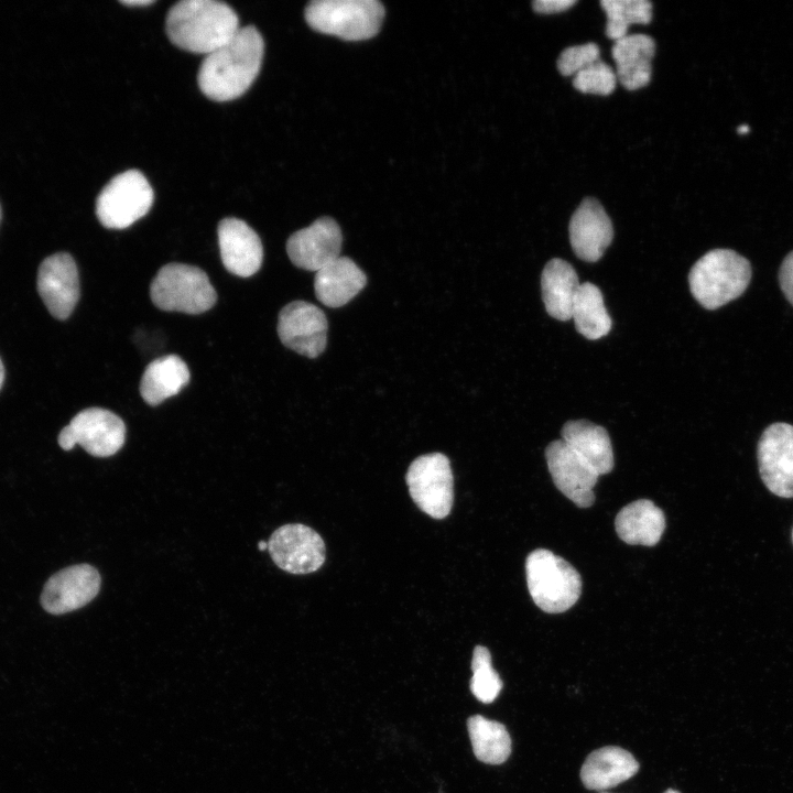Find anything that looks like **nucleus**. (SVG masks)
Returning <instances> with one entry per match:
<instances>
[{
    "label": "nucleus",
    "instance_id": "9",
    "mask_svg": "<svg viewBox=\"0 0 793 793\" xmlns=\"http://www.w3.org/2000/svg\"><path fill=\"white\" fill-rule=\"evenodd\" d=\"M58 445L70 450L79 444L95 457H109L118 453L126 441V425L113 412L88 408L77 413L58 434Z\"/></svg>",
    "mask_w": 793,
    "mask_h": 793
},
{
    "label": "nucleus",
    "instance_id": "23",
    "mask_svg": "<svg viewBox=\"0 0 793 793\" xmlns=\"http://www.w3.org/2000/svg\"><path fill=\"white\" fill-rule=\"evenodd\" d=\"M615 528L620 540L627 544L653 546L664 532L665 517L651 500L640 499L618 512Z\"/></svg>",
    "mask_w": 793,
    "mask_h": 793
},
{
    "label": "nucleus",
    "instance_id": "22",
    "mask_svg": "<svg viewBox=\"0 0 793 793\" xmlns=\"http://www.w3.org/2000/svg\"><path fill=\"white\" fill-rule=\"evenodd\" d=\"M562 439L599 476L613 468V452L607 431L590 421H568L562 428Z\"/></svg>",
    "mask_w": 793,
    "mask_h": 793
},
{
    "label": "nucleus",
    "instance_id": "7",
    "mask_svg": "<svg viewBox=\"0 0 793 793\" xmlns=\"http://www.w3.org/2000/svg\"><path fill=\"white\" fill-rule=\"evenodd\" d=\"M153 189L138 170H129L112 177L99 193L96 215L109 229H124L150 210Z\"/></svg>",
    "mask_w": 793,
    "mask_h": 793
},
{
    "label": "nucleus",
    "instance_id": "5",
    "mask_svg": "<svg viewBox=\"0 0 793 793\" xmlns=\"http://www.w3.org/2000/svg\"><path fill=\"white\" fill-rule=\"evenodd\" d=\"M304 15L316 32L362 41L380 31L384 8L377 0H314L306 6Z\"/></svg>",
    "mask_w": 793,
    "mask_h": 793
},
{
    "label": "nucleus",
    "instance_id": "17",
    "mask_svg": "<svg viewBox=\"0 0 793 793\" xmlns=\"http://www.w3.org/2000/svg\"><path fill=\"white\" fill-rule=\"evenodd\" d=\"M217 232L225 268L241 278L257 273L263 260L262 242L258 233L247 222L235 217L221 219Z\"/></svg>",
    "mask_w": 793,
    "mask_h": 793
},
{
    "label": "nucleus",
    "instance_id": "40",
    "mask_svg": "<svg viewBox=\"0 0 793 793\" xmlns=\"http://www.w3.org/2000/svg\"><path fill=\"white\" fill-rule=\"evenodd\" d=\"M792 539H793V532H792Z\"/></svg>",
    "mask_w": 793,
    "mask_h": 793
},
{
    "label": "nucleus",
    "instance_id": "21",
    "mask_svg": "<svg viewBox=\"0 0 793 793\" xmlns=\"http://www.w3.org/2000/svg\"><path fill=\"white\" fill-rule=\"evenodd\" d=\"M639 763L627 750L608 746L593 751L580 769V780L588 790L602 791L632 778Z\"/></svg>",
    "mask_w": 793,
    "mask_h": 793
},
{
    "label": "nucleus",
    "instance_id": "34",
    "mask_svg": "<svg viewBox=\"0 0 793 793\" xmlns=\"http://www.w3.org/2000/svg\"><path fill=\"white\" fill-rule=\"evenodd\" d=\"M120 3L126 6H149L154 3V0H121Z\"/></svg>",
    "mask_w": 793,
    "mask_h": 793
},
{
    "label": "nucleus",
    "instance_id": "37",
    "mask_svg": "<svg viewBox=\"0 0 793 793\" xmlns=\"http://www.w3.org/2000/svg\"><path fill=\"white\" fill-rule=\"evenodd\" d=\"M267 548H268V542H265V541H259V543H258V550H259V551H264V550H267Z\"/></svg>",
    "mask_w": 793,
    "mask_h": 793
},
{
    "label": "nucleus",
    "instance_id": "28",
    "mask_svg": "<svg viewBox=\"0 0 793 793\" xmlns=\"http://www.w3.org/2000/svg\"><path fill=\"white\" fill-rule=\"evenodd\" d=\"M600 6L607 15L606 35L620 40L631 24H648L652 20V3L648 0H602Z\"/></svg>",
    "mask_w": 793,
    "mask_h": 793
},
{
    "label": "nucleus",
    "instance_id": "13",
    "mask_svg": "<svg viewBox=\"0 0 793 793\" xmlns=\"http://www.w3.org/2000/svg\"><path fill=\"white\" fill-rule=\"evenodd\" d=\"M101 578L89 564L68 566L52 575L44 585L41 605L52 615L77 610L99 593Z\"/></svg>",
    "mask_w": 793,
    "mask_h": 793
},
{
    "label": "nucleus",
    "instance_id": "12",
    "mask_svg": "<svg viewBox=\"0 0 793 793\" xmlns=\"http://www.w3.org/2000/svg\"><path fill=\"white\" fill-rule=\"evenodd\" d=\"M758 463L767 488L782 498H793V425L773 423L758 443Z\"/></svg>",
    "mask_w": 793,
    "mask_h": 793
},
{
    "label": "nucleus",
    "instance_id": "1",
    "mask_svg": "<svg viewBox=\"0 0 793 793\" xmlns=\"http://www.w3.org/2000/svg\"><path fill=\"white\" fill-rule=\"evenodd\" d=\"M263 52L260 32L253 25L240 28L226 44L203 59L197 74L200 91L214 101L240 97L257 78Z\"/></svg>",
    "mask_w": 793,
    "mask_h": 793
},
{
    "label": "nucleus",
    "instance_id": "38",
    "mask_svg": "<svg viewBox=\"0 0 793 793\" xmlns=\"http://www.w3.org/2000/svg\"><path fill=\"white\" fill-rule=\"evenodd\" d=\"M664 793H680V792H678V791H675V790H673V789H669V790H666Z\"/></svg>",
    "mask_w": 793,
    "mask_h": 793
},
{
    "label": "nucleus",
    "instance_id": "11",
    "mask_svg": "<svg viewBox=\"0 0 793 793\" xmlns=\"http://www.w3.org/2000/svg\"><path fill=\"white\" fill-rule=\"evenodd\" d=\"M278 335L281 343L307 358L319 356L327 343V319L316 305L293 301L279 313Z\"/></svg>",
    "mask_w": 793,
    "mask_h": 793
},
{
    "label": "nucleus",
    "instance_id": "15",
    "mask_svg": "<svg viewBox=\"0 0 793 793\" xmlns=\"http://www.w3.org/2000/svg\"><path fill=\"white\" fill-rule=\"evenodd\" d=\"M36 284L43 303L55 318L65 319L73 313L79 298V279L69 253L58 252L44 259Z\"/></svg>",
    "mask_w": 793,
    "mask_h": 793
},
{
    "label": "nucleus",
    "instance_id": "35",
    "mask_svg": "<svg viewBox=\"0 0 793 793\" xmlns=\"http://www.w3.org/2000/svg\"><path fill=\"white\" fill-rule=\"evenodd\" d=\"M750 131V128L747 124H741L738 127L737 132L739 134H746Z\"/></svg>",
    "mask_w": 793,
    "mask_h": 793
},
{
    "label": "nucleus",
    "instance_id": "41",
    "mask_svg": "<svg viewBox=\"0 0 793 793\" xmlns=\"http://www.w3.org/2000/svg\"><path fill=\"white\" fill-rule=\"evenodd\" d=\"M602 793H606V792H602Z\"/></svg>",
    "mask_w": 793,
    "mask_h": 793
},
{
    "label": "nucleus",
    "instance_id": "4",
    "mask_svg": "<svg viewBox=\"0 0 793 793\" xmlns=\"http://www.w3.org/2000/svg\"><path fill=\"white\" fill-rule=\"evenodd\" d=\"M525 574L534 604L547 613L568 610L582 594L579 573L548 550L537 548L528 555Z\"/></svg>",
    "mask_w": 793,
    "mask_h": 793
},
{
    "label": "nucleus",
    "instance_id": "25",
    "mask_svg": "<svg viewBox=\"0 0 793 793\" xmlns=\"http://www.w3.org/2000/svg\"><path fill=\"white\" fill-rule=\"evenodd\" d=\"M189 382V370L176 355H167L151 361L141 378L140 394L144 402L157 405L177 394Z\"/></svg>",
    "mask_w": 793,
    "mask_h": 793
},
{
    "label": "nucleus",
    "instance_id": "20",
    "mask_svg": "<svg viewBox=\"0 0 793 793\" xmlns=\"http://www.w3.org/2000/svg\"><path fill=\"white\" fill-rule=\"evenodd\" d=\"M366 283L363 271L351 259L340 256L316 272L315 295L325 306L336 308L352 300Z\"/></svg>",
    "mask_w": 793,
    "mask_h": 793
},
{
    "label": "nucleus",
    "instance_id": "31",
    "mask_svg": "<svg viewBox=\"0 0 793 793\" xmlns=\"http://www.w3.org/2000/svg\"><path fill=\"white\" fill-rule=\"evenodd\" d=\"M599 47L594 42L565 48L557 58V69L564 76L576 75L599 59Z\"/></svg>",
    "mask_w": 793,
    "mask_h": 793
},
{
    "label": "nucleus",
    "instance_id": "24",
    "mask_svg": "<svg viewBox=\"0 0 793 793\" xmlns=\"http://www.w3.org/2000/svg\"><path fill=\"white\" fill-rule=\"evenodd\" d=\"M579 285L576 271L567 261L550 260L541 276L542 298L548 315L558 321L571 319Z\"/></svg>",
    "mask_w": 793,
    "mask_h": 793
},
{
    "label": "nucleus",
    "instance_id": "30",
    "mask_svg": "<svg viewBox=\"0 0 793 793\" xmlns=\"http://www.w3.org/2000/svg\"><path fill=\"white\" fill-rule=\"evenodd\" d=\"M616 84V73L600 59L578 72L573 78V86L583 94L608 96L615 90Z\"/></svg>",
    "mask_w": 793,
    "mask_h": 793
},
{
    "label": "nucleus",
    "instance_id": "32",
    "mask_svg": "<svg viewBox=\"0 0 793 793\" xmlns=\"http://www.w3.org/2000/svg\"><path fill=\"white\" fill-rule=\"evenodd\" d=\"M779 281L783 294L793 305V251H791L783 260L780 271Z\"/></svg>",
    "mask_w": 793,
    "mask_h": 793
},
{
    "label": "nucleus",
    "instance_id": "10",
    "mask_svg": "<svg viewBox=\"0 0 793 793\" xmlns=\"http://www.w3.org/2000/svg\"><path fill=\"white\" fill-rule=\"evenodd\" d=\"M274 564L291 574H309L324 564L325 543L312 528L290 523L278 528L268 541Z\"/></svg>",
    "mask_w": 793,
    "mask_h": 793
},
{
    "label": "nucleus",
    "instance_id": "39",
    "mask_svg": "<svg viewBox=\"0 0 793 793\" xmlns=\"http://www.w3.org/2000/svg\"><path fill=\"white\" fill-rule=\"evenodd\" d=\"M0 219H1V207H0Z\"/></svg>",
    "mask_w": 793,
    "mask_h": 793
},
{
    "label": "nucleus",
    "instance_id": "14",
    "mask_svg": "<svg viewBox=\"0 0 793 793\" xmlns=\"http://www.w3.org/2000/svg\"><path fill=\"white\" fill-rule=\"evenodd\" d=\"M545 457L556 488L577 507H590L595 501L593 489L599 475L563 439L550 443Z\"/></svg>",
    "mask_w": 793,
    "mask_h": 793
},
{
    "label": "nucleus",
    "instance_id": "33",
    "mask_svg": "<svg viewBox=\"0 0 793 793\" xmlns=\"http://www.w3.org/2000/svg\"><path fill=\"white\" fill-rule=\"evenodd\" d=\"M576 3V0H535L532 7L537 13L554 14L566 11Z\"/></svg>",
    "mask_w": 793,
    "mask_h": 793
},
{
    "label": "nucleus",
    "instance_id": "8",
    "mask_svg": "<svg viewBox=\"0 0 793 793\" xmlns=\"http://www.w3.org/2000/svg\"><path fill=\"white\" fill-rule=\"evenodd\" d=\"M406 484L414 503L434 519L446 518L454 501L450 463L442 453L425 454L414 459L406 472Z\"/></svg>",
    "mask_w": 793,
    "mask_h": 793
},
{
    "label": "nucleus",
    "instance_id": "19",
    "mask_svg": "<svg viewBox=\"0 0 793 793\" xmlns=\"http://www.w3.org/2000/svg\"><path fill=\"white\" fill-rule=\"evenodd\" d=\"M655 42L647 34H627L615 41L611 55L617 65V79L628 90L645 87L652 75L651 61Z\"/></svg>",
    "mask_w": 793,
    "mask_h": 793
},
{
    "label": "nucleus",
    "instance_id": "36",
    "mask_svg": "<svg viewBox=\"0 0 793 793\" xmlns=\"http://www.w3.org/2000/svg\"><path fill=\"white\" fill-rule=\"evenodd\" d=\"M3 380H4V367L0 359V389L2 387Z\"/></svg>",
    "mask_w": 793,
    "mask_h": 793
},
{
    "label": "nucleus",
    "instance_id": "27",
    "mask_svg": "<svg viewBox=\"0 0 793 793\" xmlns=\"http://www.w3.org/2000/svg\"><path fill=\"white\" fill-rule=\"evenodd\" d=\"M572 318L577 332L588 339H599L609 333L611 318L605 307L602 294L595 284L585 282L579 285Z\"/></svg>",
    "mask_w": 793,
    "mask_h": 793
},
{
    "label": "nucleus",
    "instance_id": "18",
    "mask_svg": "<svg viewBox=\"0 0 793 793\" xmlns=\"http://www.w3.org/2000/svg\"><path fill=\"white\" fill-rule=\"evenodd\" d=\"M613 238L611 220L601 204L583 199L569 221V241L575 254L587 262L599 260Z\"/></svg>",
    "mask_w": 793,
    "mask_h": 793
},
{
    "label": "nucleus",
    "instance_id": "29",
    "mask_svg": "<svg viewBox=\"0 0 793 793\" xmlns=\"http://www.w3.org/2000/svg\"><path fill=\"white\" fill-rule=\"evenodd\" d=\"M470 691L484 704L492 703L502 689V681L491 665V655L484 645L474 649Z\"/></svg>",
    "mask_w": 793,
    "mask_h": 793
},
{
    "label": "nucleus",
    "instance_id": "2",
    "mask_svg": "<svg viewBox=\"0 0 793 793\" xmlns=\"http://www.w3.org/2000/svg\"><path fill=\"white\" fill-rule=\"evenodd\" d=\"M170 41L177 47L209 54L226 44L240 29L230 6L215 0H182L167 12Z\"/></svg>",
    "mask_w": 793,
    "mask_h": 793
},
{
    "label": "nucleus",
    "instance_id": "6",
    "mask_svg": "<svg viewBox=\"0 0 793 793\" xmlns=\"http://www.w3.org/2000/svg\"><path fill=\"white\" fill-rule=\"evenodd\" d=\"M150 296L162 311L186 314L204 313L217 301L216 291L202 269L175 262L157 271L150 286Z\"/></svg>",
    "mask_w": 793,
    "mask_h": 793
},
{
    "label": "nucleus",
    "instance_id": "26",
    "mask_svg": "<svg viewBox=\"0 0 793 793\" xmlns=\"http://www.w3.org/2000/svg\"><path fill=\"white\" fill-rule=\"evenodd\" d=\"M467 729L475 757L487 764H501L511 753V738L501 723L480 715L468 718Z\"/></svg>",
    "mask_w": 793,
    "mask_h": 793
},
{
    "label": "nucleus",
    "instance_id": "3",
    "mask_svg": "<svg viewBox=\"0 0 793 793\" xmlns=\"http://www.w3.org/2000/svg\"><path fill=\"white\" fill-rule=\"evenodd\" d=\"M751 280L750 262L730 249H714L692 267L689 289L707 309H716L739 297Z\"/></svg>",
    "mask_w": 793,
    "mask_h": 793
},
{
    "label": "nucleus",
    "instance_id": "16",
    "mask_svg": "<svg viewBox=\"0 0 793 793\" xmlns=\"http://www.w3.org/2000/svg\"><path fill=\"white\" fill-rule=\"evenodd\" d=\"M343 235L330 217H321L290 236L286 252L296 267L317 272L340 257Z\"/></svg>",
    "mask_w": 793,
    "mask_h": 793
}]
</instances>
